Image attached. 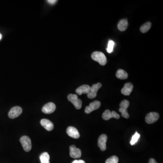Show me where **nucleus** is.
<instances>
[{"mask_svg":"<svg viewBox=\"0 0 163 163\" xmlns=\"http://www.w3.org/2000/svg\"><path fill=\"white\" fill-rule=\"evenodd\" d=\"M91 58L93 60L99 63L100 65L104 66L106 64L107 59L105 54L101 52L95 51L91 55Z\"/></svg>","mask_w":163,"mask_h":163,"instance_id":"nucleus-1","label":"nucleus"},{"mask_svg":"<svg viewBox=\"0 0 163 163\" xmlns=\"http://www.w3.org/2000/svg\"><path fill=\"white\" fill-rule=\"evenodd\" d=\"M130 105V102L127 100H124L121 101L120 104V108L119 109V111L121 113V115L124 118L128 119L130 117L127 109Z\"/></svg>","mask_w":163,"mask_h":163,"instance_id":"nucleus-2","label":"nucleus"},{"mask_svg":"<svg viewBox=\"0 0 163 163\" xmlns=\"http://www.w3.org/2000/svg\"><path fill=\"white\" fill-rule=\"evenodd\" d=\"M20 142L25 152H29L31 150L32 144H31V140L28 136H22L20 139Z\"/></svg>","mask_w":163,"mask_h":163,"instance_id":"nucleus-3","label":"nucleus"},{"mask_svg":"<svg viewBox=\"0 0 163 163\" xmlns=\"http://www.w3.org/2000/svg\"><path fill=\"white\" fill-rule=\"evenodd\" d=\"M68 99L75 106L77 109H80L81 108L82 101L79 99L78 98L77 95L70 94L68 95Z\"/></svg>","mask_w":163,"mask_h":163,"instance_id":"nucleus-4","label":"nucleus"},{"mask_svg":"<svg viewBox=\"0 0 163 163\" xmlns=\"http://www.w3.org/2000/svg\"><path fill=\"white\" fill-rule=\"evenodd\" d=\"M102 86V84L100 83L93 85L92 87H91L89 93L87 94L88 97L90 99L94 98L95 97H96L97 91Z\"/></svg>","mask_w":163,"mask_h":163,"instance_id":"nucleus-5","label":"nucleus"},{"mask_svg":"<svg viewBox=\"0 0 163 163\" xmlns=\"http://www.w3.org/2000/svg\"><path fill=\"white\" fill-rule=\"evenodd\" d=\"M22 109L20 106H14L11 109L8 113L9 117L11 119H14L18 117L21 114Z\"/></svg>","mask_w":163,"mask_h":163,"instance_id":"nucleus-6","label":"nucleus"},{"mask_svg":"<svg viewBox=\"0 0 163 163\" xmlns=\"http://www.w3.org/2000/svg\"><path fill=\"white\" fill-rule=\"evenodd\" d=\"M101 105V103L98 101H95L93 102L90 104L89 106L86 107L85 112L86 114H90L94 111L96 110L99 108Z\"/></svg>","mask_w":163,"mask_h":163,"instance_id":"nucleus-7","label":"nucleus"},{"mask_svg":"<svg viewBox=\"0 0 163 163\" xmlns=\"http://www.w3.org/2000/svg\"><path fill=\"white\" fill-rule=\"evenodd\" d=\"M159 117H160V115L157 112H150L146 116V121L148 124H152L157 121Z\"/></svg>","mask_w":163,"mask_h":163,"instance_id":"nucleus-8","label":"nucleus"},{"mask_svg":"<svg viewBox=\"0 0 163 163\" xmlns=\"http://www.w3.org/2000/svg\"><path fill=\"white\" fill-rule=\"evenodd\" d=\"M107 140V136L105 134L101 135L98 139V146L102 152L106 150V143Z\"/></svg>","mask_w":163,"mask_h":163,"instance_id":"nucleus-9","label":"nucleus"},{"mask_svg":"<svg viewBox=\"0 0 163 163\" xmlns=\"http://www.w3.org/2000/svg\"><path fill=\"white\" fill-rule=\"evenodd\" d=\"M56 110V106L53 102H49L45 104L42 108L43 113L46 114H50L53 113Z\"/></svg>","mask_w":163,"mask_h":163,"instance_id":"nucleus-10","label":"nucleus"},{"mask_svg":"<svg viewBox=\"0 0 163 163\" xmlns=\"http://www.w3.org/2000/svg\"><path fill=\"white\" fill-rule=\"evenodd\" d=\"M70 156L71 157L77 159L81 157L82 152L81 150L79 148H76L75 145H72L70 147Z\"/></svg>","mask_w":163,"mask_h":163,"instance_id":"nucleus-11","label":"nucleus"},{"mask_svg":"<svg viewBox=\"0 0 163 163\" xmlns=\"http://www.w3.org/2000/svg\"><path fill=\"white\" fill-rule=\"evenodd\" d=\"M67 133L70 137L75 139L79 138L80 135L78 130L73 126H69L67 129Z\"/></svg>","mask_w":163,"mask_h":163,"instance_id":"nucleus-12","label":"nucleus"},{"mask_svg":"<svg viewBox=\"0 0 163 163\" xmlns=\"http://www.w3.org/2000/svg\"><path fill=\"white\" fill-rule=\"evenodd\" d=\"M133 89V85L131 83H127L124 85V86L121 90V93L125 96H129L132 92Z\"/></svg>","mask_w":163,"mask_h":163,"instance_id":"nucleus-13","label":"nucleus"},{"mask_svg":"<svg viewBox=\"0 0 163 163\" xmlns=\"http://www.w3.org/2000/svg\"><path fill=\"white\" fill-rule=\"evenodd\" d=\"M40 124L48 131H51L53 130L54 128V125L53 123L49 120L43 119L40 121Z\"/></svg>","mask_w":163,"mask_h":163,"instance_id":"nucleus-14","label":"nucleus"},{"mask_svg":"<svg viewBox=\"0 0 163 163\" xmlns=\"http://www.w3.org/2000/svg\"><path fill=\"white\" fill-rule=\"evenodd\" d=\"M90 88L91 87L88 85H83L76 90V92L79 95H81L82 94H88L89 93Z\"/></svg>","mask_w":163,"mask_h":163,"instance_id":"nucleus-15","label":"nucleus"},{"mask_svg":"<svg viewBox=\"0 0 163 163\" xmlns=\"http://www.w3.org/2000/svg\"><path fill=\"white\" fill-rule=\"evenodd\" d=\"M128 23L125 19H122L119 22L118 24V29L121 31H125L128 27Z\"/></svg>","mask_w":163,"mask_h":163,"instance_id":"nucleus-16","label":"nucleus"},{"mask_svg":"<svg viewBox=\"0 0 163 163\" xmlns=\"http://www.w3.org/2000/svg\"><path fill=\"white\" fill-rule=\"evenodd\" d=\"M128 74L124 70L120 69L116 73V77L120 79H125L128 78Z\"/></svg>","mask_w":163,"mask_h":163,"instance_id":"nucleus-17","label":"nucleus"},{"mask_svg":"<svg viewBox=\"0 0 163 163\" xmlns=\"http://www.w3.org/2000/svg\"><path fill=\"white\" fill-rule=\"evenodd\" d=\"M40 160L41 163H50L49 159L50 156L47 152H43L40 156Z\"/></svg>","mask_w":163,"mask_h":163,"instance_id":"nucleus-18","label":"nucleus"},{"mask_svg":"<svg viewBox=\"0 0 163 163\" xmlns=\"http://www.w3.org/2000/svg\"><path fill=\"white\" fill-rule=\"evenodd\" d=\"M152 27V23L150 22H147L141 26L140 30L143 33L148 32Z\"/></svg>","mask_w":163,"mask_h":163,"instance_id":"nucleus-19","label":"nucleus"},{"mask_svg":"<svg viewBox=\"0 0 163 163\" xmlns=\"http://www.w3.org/2000/svg\"><path fill=\"white\" fill-rule=\"evenodd\" d=\"M102 117L104 120H109L112 118V115H111L110 111L109 110H106L102 114Z\"/></svg>","mask_w":163,"mask_h":163,"instance_id":"nucleus-20","label":"nucleus"},{"mask_svg":"<svg viewBox=\"0 0 163 163\" xmlns=\"http://www.w3.org/2000/svg\"><path fill=\"white\" fill-rule=\"evenodd\" d=\"M140 135L139 133L136 132L135 135L133 136L131 138V141H130V143L131 145H134L138 141V139L140 138Z\"/></svg>","mask_w":163,"mask_h":163,"instance_id":"nucleus-21","label":"nucleus"},{"mask_svg":"<svg viewBox=\"0 0 163 163\" xmlns=\"http://www.w3.org/2000/svg\"><path fill=\"white\" fill-rule=\"evenodd\" d=\"M119 161V159L116 156H112L108 158L105 163H118Z\"/></svg>","mask_w":163,"mask_h":163,"instance_id":"nucleus-22","label":"nucleus"},{"mask_svg":"<svg viewBox=\"0 0 163 163\" xmlns=\"http://www.w3.org/2000/svg\"><path fill=\"white\" fill-rule=\"evenodd\" d=\"M114 44V42L112 40H110L109 41L108 46H107V49H106V50L108 53H111L113 51Z\"/></svg>","mask_w":163,"mask_h":163,"instance_id":"nucleus-23","label":"nucleus"},{"mask_svg":"<svg viewBox=\"0 0 163 163\" xmlns=\"http://www.w3.org/2000/svg\"><path fill=\"white\" fill-rule=\"evenodd\" d=\"M111 115H112V118H115L116 119H119L120 118V116L118 113H116L115 111H112L111 112Z\"/></svg>","mask_w":163,"mask_h":163,"instance_id":"nucleus-24","label":"nucleus"},{"mask_svg":"<svg viewBox=\"0 0 163 163\" xmlns=\"http://www.w3.org/2000/svg\"><path fill=\"white\" fill-rule=\"evenodd\" d=\"M72 163H86L83 160H75Z\"/></svg>","mask_w":163,"mask_h":163,"instance_id":"nucleus-25","label":"nucleus"},{"mask_svg":"<svg viewBox=\"0 0 163 163\" xmlns=\"http://www.w3.org/2000/svg\"><path fill=\"white\" fill-rule=\"evenodd\" d=\"M47 2H48L50 4L53 5L55 3H56L57 1H56V0H49V1H47Z\"/></svg>","mask_w":163,"mask_h":163,"instance_id":"nucleus-26","label":"nucleus"},{"mask_svg":"<svg viewBox=\"0 0 163 163\" xmlns=\"http://www.w3.org/2000/svg\"><path fill=\"white\" fill-rule=\"evenodd\" d=\"M149 163H158L156 162V160H155V159H151L150 160V161H149Z\"/></svg>","mask_w":163,"mask_h":163,"instance_id":"nucleus-27","label":"nucleus"},{"mask_svg":"<svg viewBox=\"0 0 163 163\" xmlns=\"http://www.w3.org/2000/svg\"><path fill=\"white\" fill-rule=\"evenodd\" d=\"M2 34H1V33H0V40H1V39H2Z\"/></svg>","mask_w":163,"mask_h":163,"instance_id":"nucleus-28","label":"nucleus"}]
</instances>
